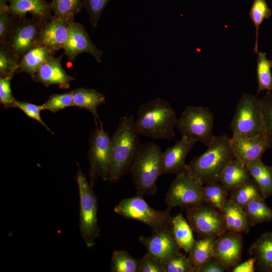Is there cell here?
I'll list each match as a JSON object with an SVG mask.
<instances>
[{
    "mask_svg": "<svg viewBox=\"0 0 272 272\" xmlns=\"http://www.w3.org/2000/svg\"><path fill=\"white\" fill-rule=\"evenodd\" d=\"M186 217L192 231L200 238H217L227 231L222 212L211 205L201 203L187 208Z\"/></svg>",
    "mask_w": 272,
    "mask_h": 272,
    "instance_id": "7c38bea8",
    "label": "cell"
},
{
    "mask_svg": "<svg viewBox=\"0 0 272 272\" xmlns=\"http://www.w3.org/2000/svg\"><path fill=\"white\" fill-rule=\"evenodd\" d=\"M42 105L44 110L46 109L52 112L74 106L72 91L63 94H53Z\"/></svg>",
    "mask_w": 272,
    "mask_h": 272,
    "instance_id": "74e56055",
    "label": "cell"
},
{
    "mask_svg": "<svg viewBox=\"0 0 272 272\" xmlns=\"http://www.w3.org/2000/svg\"><path fill=\"white\" fill-rule=\"evenodd\" d=\"M164 268V272H195L188 258L180 251L166 261Z\"/></svg>",
    "mask_w": 272,
    "mask_h": 272,
    "instance_id": "f35d334b",
    "label": "cell"
},
{
    "mask_svg": "<svg viewBox=\"0 0 272 272\" xmlns=\"http://www.w3.org/2000/svg\"><path fill=\"white\" fill-rule=\"evenodd\" d=\"M134 119L135 129L139 135L152 140H172L175 138L176 113L167 101L157 98L141 105Z\"/></svg>",
    "mask_w": 272,
    "mask_h": 272,
    "instance_id": "6da1fadb",
    "label": "cell"
},
{
    "mask_svg": "<svg viewBox=\"0 0 272 272\" xmlns=\"http://www.w3.org/2000/svg\"><path fill=\"white\" fill-rule=\"evenodd\" d=\"M203 185L186 171L176 174L166 193L167 209L175 207L185 209L203 203Z\"/></svg>",
    "mask_w": 272,
    "mask_h": 272,
    "instance_id": "8fae6325",
    "label": "cell"
},
{
    "mask_svg": "<svg viewBox=\"0 0 272 272\" xmlns=\"http://www.w3.org/2000/svg\"><path fill=\"white\" fill-rule=\"evenodd\" d=\"M230 193L229 199L242 208L252 199L261 196L257 185L251 177L245 183L232 189Z\"/></svg>",
    "mask_w": 272,
    "mask_h": 272,
    "instance_id": "1f68e13d",
    "label": "cell"
},
{
    "mask_svg": "<svg viewBox=\"0 0 272 272\" xmlns=\"http://www.w3.org/2000/svg\"><path fill=\"white\" fill-rule=\"evenodd\" d=\"M232 136L254 137L263 130L259 98L244 94L238 100L231 122Z\"/></svg>",
    "mask_w": 272,
    "mask_h": 272,
    "instance_id": "9c48e42d",
    "label": "cell"
},
{
    "mask_svg": "<svg viewBox=\"0 0 272 272\" xmlns=\"http://www.w3.org/2000/svg\"><path fill=\"white\" fill-rule=\"evenodd\" d=\"M171 229L174 238L180 248L185 253H188L195 239L193 231L182 213L172 218Z\"/></svg>",
    "mask_w": 272,
    "mask_h": 272,
    "instance_id": "4316f807",
    "label": "cell"
},
{
    "mask_svg": "<svg viewBox=\"0 0 272 272\" xmlns=\"http://www.w3.org/2000/svg\"><path fill=\"white\" fill-rule=\"evenodd\" d=\"M10 13L15 18H25L30 13L32 17L47 22L53 17L51 3L45 0H8Z\"/></svg>",
    "mask_w": 272,
    "mask_h": 272,
    "instance_id": "ffe728a7",
    "label": "cell"
},
{
    "mask_svg": "<svg viewBox=\"0 0 272 272\" xmlns=\"http://www.w3.org/2000/svg\"><path fill=\"white\" fill-rule=\"evenodd\" d=\"M88 159L89 183L91 186L93 187L99 178L108 181L112 160V144L101 121L99 122V126L96 124V128L91 132Z\"/></svg>",
    "mask_w": 272,
    "mask_h": 272,
    "instance_id": "ba28073f",
    "label": "cell"
},
{
    "mask_svg": "<svg viewBox=\"0 0 272 272\" xmlns=\"http://www.w3.org/2000/svg\"><path fill=\"white\" fill-rule=\"evenodd\" d=\"M162 153L160 147L154 142L141 145L129 171L137 194L156 193V182L162 175Z\"/></svg>",
    "mask_w": 272,
    "mask_h": 272,
    "instance_id": "277c9868",
    "label": "cell"
},
{
    "mask_svg": "<svg viewBox=\"0 0 272 272\" xmlns=\"http://www.w3.org/2000/svg\"><path fill=\"white\" fill-rule=\"evenodd\" d=\"M256 260L251 257L248 260L238 264L232 268V272H254L255 271Z\"/></svg>",
    "mask_w": 272,
    "mask_h": 272,
    "instance_id": "bcb514c9",
    "label": "cell"
},
{
    "mask_svg": "<svg viewBox=\"0 0 272 272\" xmlns=\"http://www.w3.org/2000/svg\"><path fill=\"white\" fill-rule=\"evenodd\" d=\"M74 106L89 110L92 114L97 124L100 121L97 109L102 104L105 103L106 98L104 95L95 89L79 88L72 90Z\"/></svg>",
    "mask_w": 272,
    "mask_h": 272,
    "instance_id": "cb8c5ba5",
    "label": "cell"
},
{
    "mask_svg": "<svg viewBox=\"0 0 272 272\" xmlns=\"http://www.w3.org/2000/svg\"><path fill=\"white\" fill-rule=\"evenodd\" d=\"M227 269L214 257L200 265L196 272H224Z\"/></svg>",
    "mask_w": 272,
    "mask_h": 272,
    "instance_id": "f6af8a7d",
    "label": "cell"
},
{
    "mask_svg": "<svg viewBox=\"0 0 272 272\" xmlns=\"http://www.w3.org/2000/svg\"><path fill=\"white\" fill-rule=\"evenodd\" d=\"M83 7L89 14L92 26L96 27L100 16L110 0H82Z\"/></svg>",
    "mask_w": 272,
    "mask_h": 272,
    "instance_id": "ab89813d",
    "label": "cell"
},
{
    "mask_svg": "<svg viewBox=\"0 0 272 272\" xmlns=\"http://www.w3.org/2000/svg\"><path fill=\"white\" fill-rule=\"evenodd\" d=\"M136 195L122 199L114 208L121 217L142 222L150 227L153 232L171 228L170 210L159 211L152 208L143 197Z\"/></svg>",
    "mask_w": 272,
    "mask_h": 272,
    "instance_id": "52a82bcc",
    "label": "cell"
},
{
    "mask_svg": "<svg viewBox=\"0 0 272 272\" xmlns=\"http://www.w3.org/2000/svg\"><path fill=\"white\" fill-rule=\"evenodd\" d=\"M12 77H0V101L5 108L15 107L17 100L13 97L11 81Z\"/></svg>",
    "mask_w": 272,
    "mask_h": 272,
    "instance_id": "b9f144b4",
    "label": "cell"
},
{
    "mask_svg": "<svg viewBox=\"0 0 272 272\" xmlns=\"http://www.w3.org/2000/svg\"><path fill=\"white\" fill-rule=\"evenodd\" d=\"M72 20L53 16L43 26L39 45L46 48L53 55L63 48L69 37Z\"/></svg>",
    "mask_w": 272,
    "mask_h": 272,
    "instance_id": "e0dca14e",
    "label": "cell"
},
{
    "mask_svg": "<svg viewBox=\"0 0 272 272\" xmlns=\"http://www.w3.org/2000/svg\"><path fill=\"white\" fill-rule=\"evenodd\" d=\"M272 60L266 58V53H257L256 74L258 82L257 93L263 90H272Z\"/></svg>",
    "mask_w": 272,
    "mask_h": 272,
    "instance_id": "4dcf8cb0",
    "label": "cell"
},
{
    "mask_svg": "<svg viewBox=\"0 0 272 272\" xmlns=\"http://www.w3.org/2000/svg\"><path fill=\"white\" fill-rule=\"evenodd\" d=\"M45 22L33 17L31 19L26 17L16 19L4 44L19 62L27 52L39 45L41 31Z\"/></svg>",
    "mask_w": 272,
    "mask_h": 272,
    "instance_id": "30bf717a",
    "label": "cell"
},
{
    "mask_svg": "<svg viewBox=\"0 0 272 272\" xmlns=\"http://www.w3.org/2000/svg\"><path fill=\"white\" fill-rule=\"evenodd\" d=\"M19 63L6 45L0 43V77L13 78L18 72Z\"/></svg>",
    "mask_w": 272,
    "mask_h": 272,
    "instance_id": "8d00e7d4",
    "label": "cell"
},
{
    "mask_svg": "<svg viewBox=\"0 0 272 272\" xmlns=\"http://www.w3.org/2000/svg\"><path fill=\"white\" fill-rule=\"evenodd\" d=\"M76 180L80 197V231L86 246L90 249L95 246V240L100 236L97 197L79 165Z\"/></svg>",
    "mask_w": 272,
    "mask_h": 272,
    "instance_id": "5b68a950",
    "label": "cell"
},
{
    "mask_svg": "<svg viewBox=\"0 0 272 272\" xmlns=\"http://www.w3.org/2000/svg\"><path fill=\"white\" fill-rule=\"evenodd\" d=\"M132 115L120 117L111 138L112 160L108 181L116 182L130 171L141 145Z\"/></svg>",
    "mask_w": 272,
    "mask_h": 272,
    "instance_id": "7a4b0ae2",
    "label": "cell"
},
{
    "mask_svg": "<svg viewBox=\"0 0 272 272\" xmlns=\"http://www.w3.org/2000/svg\"><path fill=\"white\" fill-rule=\"evenodd\" d=\"M153 233L150 237L141 236L139 240L147 248V252L164 266L169 258L179 252L180 248L174 238L171 228Z\"/></svg>",
    "mask_w": 272,
    "mask_h": 272,
    "instance_id": "9a60e30c",
    "label": "cell"
},
{
    "mask_svg": "<svg viewBox=\"0 0 272 272\" xmlns=\"http://www.w3.org/2000/svg\"><path fill=\"white\" fill-rule=\"evenodd\" d=\"M208 147L205 152L194 157L186 165L188 174L203 185L219 182L223 170L234 158L231 138L226 135L215 136Z\"/></svg>",
    "mask_w": 272,
    "mask_h": 272,
    "instance_id": "3957f363",
    "label": "cell"
},
{
    "mask_svg": "<svg viewBox=\"0 0 272 272\" xmlns=\"http://www.w3.org/2000/svg\"><path fill=\"white\" fill-rule=\"evenodd\" d=\"M137 272H164V265L147 252L139 260Z\"/></svg>",
    "mask_w": 272,
    "mask_h": 272,
    "instance_id": "7bdbcfd3",
    "label": "cell"
},
{
    "mask_svg": "<svg viewBox=\"0 0 272 272\" xmlns=\"http://www.w3.org/2000/svg\"><path fill=\"white\" fill-rule=\"evenodd\" d=\"M227 231L248 234L250 227L243 208L227 199L222 212Z\"/></svg>",
    "mask_w": 272,
    "mask_h": 272,
    "instance_id": "7402d4cb",
    "label": "cell"
},
{
    "mask_svg": "<svg viewBox=\"0 0 272 272\" xmlns=\"http://www.w3.org/2000/svg\"><path fill=\"white\" fill-rule=\"evenodd\" d=\"M62 56L55 57L50 55L38 70L34 81L43 84L46 87L57 85L62 89H68L75 78L69 75L61 63Z\"/></svg>",
    "mask_w": 272,
    "mask_h": 272,
    "instance_id": "d6986e66",
    "label": "cell"
},
{
    "mask_svg": "<svg viewBox=\"0 0 272 272\" xmlns=\"http://www.w3.org/2000/svg\"><path fill=\"white\" fill-rule=\"evenodd\" d=\"M214 116L208 107L188 105L177 118L176 128L181 136L209 146L215 138Z\"/></svg>",
    "mask_w": 272,
    "mask_h": 272,
    "instance_id": "8992f818",
    "label": "cell"
},
{
    "mask_svg": "<svg viewBox=\"0 0 272 272\" xmlns=\"http://www.w3.org/2000/svg\"><path fill=\"white\" fill-rule=\"evenodd\" d=\"M271 15V11L266 0H253L249 16L255 28V41L254 51L257 53L258 30L264 19H268Z\"/></svg>",
    "mask_w": 272,
    "mask_h": 272,
    "instance_id": "836d02e7",
    "label": "cell"
},
{
    "mask_svg": "<svg viewBox=\"0 0 272 272\" xmlns=\"http://www.w3.org/2000/svg\"><path fill=\"white\" fill-rule=\"evenodd\" d=\"M54 16L74 20L83 7L82 0H53L51 3Z\"/></svg>",
    "mask_w": 272,
    "mask_h": 272,
    "instance_id": "e575fe53",
    "label": "cell"
},
{
    "mask_svg": "<svg viewBox=\"0 0 272 272\" xmlns=\"http://www.w3.org/2000/svg\"><path fill=\"white\" fill-rule=\"evenodd\" d=\"M15 107L21 109L29 117L36 120L47 130L53 133L51 129L45 124L41 118L40 111L44 110L43 105H37L25 101H17Z\"/></svg>",
    "mask_w": 272,
    "mask_h": 272,
    "instance_id": "60d3db41",
    "label": "cell"
},
{
    "mask_svg": "<svg viewBox=\"0 0 272 272\" xmlns=\"http://www.w3.org/2000/svg\"><path fill=\"white\" fill-rule=\"evenodd\" d=\"M250 178L246 166L234 158L223 170L219 182L229 192L245 183Z\"/></svg>",
    "mask_w": 272,
    "mask_h": 272,
    "instance_id": "603a6c76",
    "label": "cell"
},
{
    "mask_svg": "<svg viewBox=\"0 0 272 272\" xmlns=\"http://www.w3.org/2000/svg\"><path fill=\"white\" fill-rule=\"evenodd\" d=\"M196 142L181 136L175 144L162 153V175L177 174L186 170L185 159Z\"/></svg>",
    "mask_w": 272,
    "mask_h": 272,
    "instance_id": "ac0fdd59",
    "label": "cell"
},
{
    "mask_svg": "<svg viewBox=\"0 0 272 272\" xmlns=\"http://www.w3.org/2000/svg\"><path fill=\"white\" fill-rule=\"evenodd\" d=\"M64 54L71 61L82 53L91 54L96 60L100 63L103 52L91 40L84 26L74 20L70 24V35L63 48Z\"/></svg>",
    "mask_w": 272,
    "mask_h": 272,
    "instance_id": "5bb4252c",
    "label": "cell"
},
{
    "mask_svg": "<svg viewBox=\"0 0 272 272\" xmlns=\"http://www.w3.org/2000/svg\"><path fill=\"white\" fill-rule=\"evenodd\" d=\"M16 19L8 11H0V43H5Z\"/></svg>",
    "mask_w": 272,
    "mask_h": 272,
    "instance_id": "ee69618b",
    "label": "cell"
},
{
    "mask_svg": "<svg viewBox=\"0 0 272 272\" xmlns=\"http://www.w3.org/2000/svg\"><path fill=\"white\" fill-rule=\"evenodd\" d=\"M246 167L250 177L257 185L261 196L265 199L272 196V166L258 159Z\"/></svg>",
    "mask_w": 272,
    "mask_h": 272,
    "instance_id": "d4e9b609",
    "label": "cell"
},
{
    "mask_svg": "<svg viewBox=\"0 0 272 272\" xmlns=\"http://www.w3.org/2000/svg\"><path fill=\"white\" fill-rule=\"evenodd\" d=\"M229 191L219 182H210L203 185V202L223 212Z\"/></svg>",
    "mask_w": 272,
    "mask_h": 272,
    "instance_id": "f546056e",
    "label": "cell"
},
{
    "mask_svg": "<svg viewBox=\"0 0 272 272\" xmlns=\"http://www.w3.org/2000/svg\"><path fill=\"white\" fill-rule=\"evenodd\" d=\"M243 246L242 233L226 231L216 238L213 257L227 270L233 268L241 260Z\"/></svg>",
    "mask_w": 272,
    "mask_h": 272,
    "instance_id": "4fadbf2b",
    "label": "cell"
},
{
    "mask_svg": "<svg viewBox=\"0 0 272 272\" xmlns=\"http://www.w3.org/2000/svg\"><path fill=\"white\" fill-rule=\"evenodd\" d=\"M139 261L126 251L114 250L111 260V271L137 272Z\"/></svg>",
    "mask_w": 272,
    "mask_h": 272,
    "instance_id": "d6a6232c",
    "label": "cell"
},
{
    "mask_svg": "<svg viewBox=\"0 0 272 272\" xmlns=\"http://www.w3.org/2000/svg\"><path fill=\"white\" fill-rule=\"evenodd\" d=\"M248 251L255 259V267L259 271L272 272V232L262 234L252 243Z\"/></svg>",
    "mask_w": 272,
    "mask_h": 272,
    "instance_id": "44dd1931",
    "label": "cell"
},
{
    "mask_svg": "<svg viewBox=\"0 0 272 272\" xmlns=\"http://www.w3.org/2000/svg\"><path fill=\"white\" fill-rule=\"evenodd\" d=\"M259 100L262 116V134L266 138L270 148L272 149V90L267 91L266 94Z\"/></svg>",
    "mask_w": 272,
    "mask_h": 272,
    "instance_id": "d590c367",
    "label": "cell"
},
{
    "mask_svg": "<svg viewBox=\"0 0 272 272\" xmlns=\"http://www.w3.org/2000/svg\"><path fill=\"white\" fill-rule=\"evenodd\" d=\"M243 208L251 227L264 222H272V210L261 196L252 199Z\"/></svg>",
    "mask_w": 272,
    "mask_h": 272,
    "instance_id": "f1b7e54d",
    "label": "cell"
},
{
    "mask_svg": "<svg viewBox=\"0 0 272 272\" xmlns=\"http://www.w3.org/2000/svg\"><path fill=\"white\" fill-rule=\"evenodd\" d=\"M216 238L209 237L195 240L188 252V257L195 272L200 265L213 257L214 246Z\"/></svg>",
    "mask_w": 272,
    "mask_h": 272,
    "instance_id": "83f0119b",
    "label": "cell"
},
{
    "mask_svg": "<svg viewBox=\"0 0 272 272\" xmlns=\"http://www.w3.org/2000/svg\"><path fill=\"white\" fill-rule=\"evenodd\" d=\"M51 55L53 54L42 46L38 45L33 48L20 60L17 73H26L33 79L40 66Z\"/></svg>",
    "mask_w": 272,
    "mask_h": 272,
    "instance_id": "484cf974",
    "label": "cell"
},
{
    "mask_svg": "<svg viewBox=\"0 0 272 272\" xmlns=\"http://www.w3.org/2000/svg\"><path fill=\"white\" fill-rule=\"evenodd\" d=\"M231 144L234 158L245 166L261 159L264 152L270 149L262 133L254 137L232 136Z\"/></svg>",
    "mask_w": 272,
    "mask_h": 272,
    "instance_id": "2e32d148",
    "label": "cell"
}]
</instances>
